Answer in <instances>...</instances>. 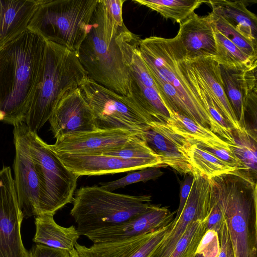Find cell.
Listing matches in <instances>:
<instances>
[{
    "label": "cell",
    "instance_id": "6da1fadb",
    "mask_svg": "<svg viewBox=\"0 0 257 257\" xmlns=\"http://www.w3.org/2000/svg\"><path fill=\"white\" fill-rule=\"evenodd\" d=\"M137 36L125 25L118 26L102 0H98L87 35L77 54L87 77L120 95L130 96L125 49Z\"/></svg>",
    "mask_w": 257,
    "mask_h": 257
},
{
    "label": "cell",
    "instance_id": "7a4b0ae2",
    "mask_svg": "<svg viewBox=\"0 0 257 257\" xmlns=\"http://www.w3.org/2000/svg\"><path fill=\"white\" fill-rule=\"evenodd\" d=\"M47 41L28 29L0 47V121L25 122L42 70Z\"/></svg>",
    "mask_w": 257,
    "mask_h": 257
},
{
    "label": "cell",
    "instance_id": "3957f363",
    "mask_svg": "<svg viewBox=\"0 0 257 257\" xmlns=\"http://www.w3.org/2000/svg\"><path fill=\"white\" fill-rule=\"evenodd\" d=\"M139 50L158 93L169 111L184 115L224 139L221 130L189 86L177 61V39L151 36L141 39Z\"/></svg>",
    "mask_w": 257,
    "mask_h": 257
},
{
    "label": "cell",
    "instance_id": "277c9868",
    "mask_svg": "<svg viewBox=\"0 0 257 257\" xmlns=\"http://www.w3.org/2000/svg\"><path fill=\"white\" fill-rule=\"evenodd\" d=\"M210 179V198L220 209L235 257H257V184L243 170Z\"/></svg>",
    "mask_w": 257,
    "mask_h": 257
},
{
    "label": "cell",
    "instance_id": "5b68a950",
    "mask_svg": "<svg viewBox=\"0 0 257 257\" xmlns=\"http://www.w3.org/2000/svg\"><path fill=\"white\" fill-rule=\"evenodd\" d=\"M87 77L75 53L47 41L42 70L25 120L29 130L37 133L63 96L79 87Z\"/></svg>",
    "mask_w": 257,
    "mask_h": 257
},
{
    "label": "cell",
    "instance_id": "8992f818",
    "mask_svg": "<svg viewBox=\"0 0 257 257\" xmlns=\"http://www.w3.org/2000/svg\"><path fill=\"white\" fill-rule=\"evenodd\" d=\"M74 195L70 214L80 235L127 221L152 205L149 195L119 194L97 185L80 187Z\"/></svg>",
    "mask_w": 257,
    "mask_h": 257
},
{
    "label": "cell",
    "instance_id": "52a82bcc",
    "mask_svg": "<svg viewBox=\"0 0 257 257\" xmlns=\"http://www.w3.org/2000/svg\"><path fill=\"white\" fill-rule=\"evenodd\" d=\"M98 0H42L28 29L77 55Z\"/></svg>",
    "mask_w": 257,
    "mask_h": 257
},
{
    "label": "cell",
    "instance_id": "ba28073f",
    "mask_svg": "<svg viewBox=\"0 0 257 257\" xmlns=\"http://www.w3.org/2000/svg\"><path fill=\"white\" fill-rule=\"evenodd\" d=\"M31 155L35 163L40 184L39 215H55L72 202L78 178L68 169L36 132L30 131Z\"/></svg>",
    "mask_w": 257,
    "mask_h": 257
},
{
    "label": "cell",
    "instance_id": "9c48e42d",
    "mask_svg": "<svg viewBox=\"0 0 257 257\" xmlns=\"http://www.w3.org/2000/svg\"><path fill=\"white\" fill-rule=\"evenodd\" d=\"M91 108L97 130L120 129L142 133L150 121L130 96H124L87 77L79 87Z\"/></svg>",
    "mask_w": 257,
    "mask_h": 257
},
{
    "label": "cell",
    "instance_id": "30bf717a",
    "mask_svg": "<svg viewBox=\"0 0 257 257\" xmlns=\"http://www.w3.org/2000/svg\"><path fill=\"white\" fill-rule=\"evenodd\" d=\"M30 130L25 122L14 126V185L24 218L39 215L40 184L30 148Z\"/></svg>",
    "mask_w": 257,
    "mask_h": 257
},
{
    "label": "cell",
    "instance_id": "8fae6325",
    "mask_svg": "<svg viewBox=\"0 0 257 257\" xmlns=\"http://www.w3.org/2000/svg\"><path fill=\"white\" fill-rule=\"evenodd\" d=\"M24 218L10 167L0 169V257H30L22 242Z\"/></svg>",
    "mask_w": 257,
    "mask_h": 257
},
{
    "label": "cell",
    "instance_id": "7c38bea8",
    "mask_svg": "<svg viewBox=\"0 0 257 257\" xmlns=\"http://www.w3.org/2000/svg\"><path fill=\"white\" fill-rule=\"evenodd\" d=\"M210 179L195 172L190 193L177 220L149 257H168L189 224L207 219L209 212Z\"/></svg>",
    "mask_w": 257,
    "mask_h": 257
},
{
    "label": "cell",
    "instance_id": "4fadbf2b",
    "mask_svg": "<svg viewBox=\"0 0 257 257\" xmlns=\"http://www.w3.org/2000/svg\"><path fill=\"white\" fill-rule=\"evenodd\" d=\"M148 146L163 160L164 163L180 174H193L190 150L192 143L175 132L164 121H155L143 131Z\"/></svg>",
    "mask_w": 257,
    "mask_h": 257
},
{
    "label": "cell",
    "instance_id": "5bb4252c",
    "mask_svg": "<svg viewBox=\"0 0 257 257\" xmlns=\"http://www.w3.org/2000/svg\"><path fill=\"white\" fill-rule=\"evenodd\" d=\"M56 154L64 166L78 177L115 174L150 167H167L162 162L150 160L126 159L103 154Z\"/></svg>",
    "mask_w": 257,
    "mask_h": 257
},
{
    "label": "cell",
    "instance_id": "9a60e30c",
    "mask_svg": "<svg viewBox=\"0 0 257 257\" xmlns=\"http://www.w3.org/2000/svg\"><path fill=\"white\" fill-rule=\"evenodd\" d=\"M139 134L142 133L120 129L96 130L61 136L49 146L56 153L100 154L121 148Z\"/></svg>",
    "mask_w": 257,
    "mask_h": 257
},
{
    "label": "cell",
    "instance_id": "2e32d148",
    "mask_svg": "<svg viewBox=\"0 0 257 257\" xmlns=\"http://www.w3.org/2000/svg\"><path fill=\"white\" fill-rule=\"evenodd\" d=\"M48 121L56 139L72 133L97 130L93 113L79 87L63 96Z\"/></svg>",
    "mask_w": 257,
    "mask_h": 257
},
{
    "label": "cell",
    "instance_id": "e0dca14e",
    "mask_svg": "<svg viewBox=\"0 0 257 257\" xmlns=\"http://www.w3.org/2000/svg\"><path fill=\"white\" fill-rule=\"evenodd\" d=\"M176 211L171 212L167 206L153 205L145 212L127 221L84 233L93 243L122 240L154 232L174 219Z\"/></svg>",
    "mask_w": 257,
    "mask_h": 257
},
{
    "label": "cell",
    "instance_id": "ac0fdd59",
    "mask_svg": "<svg viewBox=\"0 0 257 257\" xmlns=\"http://www.w3.org/2000/svg\"><path fill=\"white\" fill-rule=\"evenodd\" d=\"M176 37L184 59L216 56V42L209 14L202 17L194 13L180 24Z\"/></svg>",
    "mask_w": 257,
    "mask_h": 257
},
{
    "label": "cell",
    "instance_id": "d6986e66",
    "mask_svg": "<svg viewBox=\"0 0 257 257\" xmlns=\"http://www.w3.org/2000/svg\"><path fill=\"white\" fill-rule=\"evenodd\" d=\"M219 65L225 94L241 127H246L245 115L247 104L257 97L256 67L231 68Z\"/></svg>",
    "mask_w": 257,
    "mask_h": 257
},
{
    "label": "cell",
    "instance_id": "ffe728a7",
    "mask_svg": "<svg viewBox=\"0 0 257 257\" xmlns=\"http://www.w3.org/2000/svg\"><path fill=\"white\" fill-rule=\"evenodd\" d=\"M184 59L189 63L196 73L211 95L220 113L232 129L237 131L241 130L242 127L225 94L219 65L214 57Z\"/></svg>",
    "mask_w": 257,
    "mask_h": 257
},
{
    "label": "cell",
    "instance_id": "44dd1931",
    "mask_svg": "<svg viewBox=\"0 0 257 257\" xmlns=\"http://www.w3.org/2000/svg\"><path fill=\"white\" fill-rule=\"evenodd\" d=\"M42 0H0V47L28 27Z\"/></svg>",
    "mask_w": 257,
    "mask_h": 257
},
{
    "label": "cell",
    "instance_id": "7402d4cb",
    "mask_svg": "<svg viewBox=\"0 0 257 257\" xmlns=\"http://www.w3.org/2000/svg\"><path fill=\"white\" fill-rule=\"evenodd\" d=\"M246 1H207L212 12L221 16L245 38L257 45V17L246 8Z\"/></svg>",
    "mask_w": 257,
    "mask_h": 257
},
{
    "label": "cell",
    "instance_id": "603a6c76",
    "mask_svg": "<svg viewBox=\"0 0 257 257\" xmlns=\"http://www.w3.org/2000/svg\"><path fill=\"white\" fill-rule=\"evenodd\" d=\"M54 215L44 214L36 216L33 241L70 252L75 248L80 235L74 225L65 227L58 225L54 219Z\"/></svg>",
    "mask_w": 257,
    "mask_h": 257
},
{
    "label": "cell",
    "instance_id": "cb8c5ba5",
    "mask_svg": "<svg viewBox=\"0 0 257 257\" xmlns=\"http://www.w3.org/2000/svg\"><path fill=\"white\" fill-rule=\"evenodd\" d=\"M166 123L177 134L191 143L201 144L211 148L230 150L228 144L209 128L204 127L190 118L173 111H169Z\"/></svg>",
    "mask_w": 257,
    "mask_h": 257
},
{
    "label": "cell",
    "instance_id": "d4e9b609",
    "mask_svg": "<svg viewBox=\"0 0 257 257\" xmlns=\"http://www.w3.org/2000/svg\"><path fill=\"white\" fill-rule=\"evenodd\" d=\"M233 143L229 144L230 150L240 160L245 171L256 179V135L246 127L232 130Z\"/></svg>",
    "mask_w": 257,
    "mask_h": 257
},
{
    "label": "cell",
    "instance_id": "484cf974",
    "mask_svg": "<svg viewBox=\"0 0 257 257\" xmlns=\"http://www.w3.org/2000/svg\"><path fill=\"white\" fill-rule=\"evenodd\" d=\"M134 2L145 6L157 12L166 19L182 23L203 3V0H134Z\"/></svg>",
    "mask_w": 257,
    "mask_h": 257
},
{
    "label": "cell",
    "instance_id": "4316f807",
    "mask_svg": "<svg viewBox=\"0 0 257 257\" xmlns=\"http://www.w3.org/2000/svg\"><path fill=\"white\" fill-rule=\"evenodd\" d=\"M212 27L217 51V55L214 58L219 64L231 68L256 67L257 60L251 58L242 52L235 45L222 34L215 28L213 23Z\"/></svg>",
    "mask_w": 257,
    "mask_h": 257
},
{
    "label": "cell",
    "instance_id": "83f0119b",
    "mask_svg": "<svg viewBox=\"0 0 257 257\" xmlns=\"http://www.w3.org/2000/svg\"><path fill=\"white\" fill-rule=\"evenodd\" d=\"M189 157L194 172L203 174L209 178L238 170L195 144L192 143Z\"/></svg>",
    "mask_w": 257,
    "mask_h": 257
},
{
    "label": "cell",
    "instance_id": "f1b7e54d",
    "mask_svg": "<svg viewBox=\"0 0 257 257\" xmlns=\"http://www.w3.org/2000/svg\"><path fill=\"white\" fill-rule=\"evenodd\" d=\"M206 220L192 222L168 257H194L206 231Z\"/></svg>",
    "mask_w": 257,
    "mask_h": 257
},
{
    "label": "cell",
    "instance_id": "f546056e",
    "mask_svg": "<svg viewBox=\"0 0 257 257\" xmlns=\"http://www.w3.org/2000/svg\"><path fill=\"white\" fill-rule=\"evenodd\" d=\"M100 154L126 159H145L163 162L162 158L148 146L142 134L136 135L121 148Z\"/></svg>",
    "mask_w": 257,
    "mask_h": 257
},
{
    "label": "cell",
    "instance_id": "4dcf8cb0",
    "mask_svg": "<svg viewBox=\"0 0 257 257\" xmlns=\"http://www.w3.org/2000/svg\"><path fill=\"white\" fill-rule=\"evenodd\" d=\"M209 14L213 25L222 34L244 54L257 60V45L245 38L221 16L212 12Z\"/></svg>",
    "mask_w": 257,
    "mask_h": 257
},
{
    "label": "cell",
    "instance_id": "1f68e13d",
    "mask_svg": "<svg viewBox=\"0 0 257 257\" xmlns=\"http://www.w3.org/2000/svg\"><path fill=\"white\" fill-rule=\"evenodd\" d=\"M137 171L114 181L100 182V187L106 190L112 192L136 183H145L149 180H156L164 174L160 168L158 167H150Z\"/></svg>",
    "mask_w": 257,
    "mask_h": 257
},
{
    "label": "cell",
    "instance_id": "d6a6232c",
    "mask_svg": "<svg viewBox=\"0 0 257 257\" xmlns=\"http://www.w3.org/2000/svg\"><path fill=\"white\" fill-rule=\"evenodd\" d=\"M219 248L218 233L213 230H207L198 244L196 254H201L202 257H217Z\"/></svg>",
    "mask_w": 257,
    "mask_h": 257
},
{
    "label": "cell",
    "instance_id": "836d02e7",
    "mask_svg": "<svg viewBox=\"0 0 257 257\" xmlns=\"http://www.w3.org/2000/svg\"><path fill=\"white\" fill-rule=\"evenodd\" d=\"M192 144H195L196 146L200 149L212 154L220 160L226 162L237 170L245 171V168L243 165L231 150H228L222 148L209 147L208 146L199 143Z\"/></svg>",
    "mask_w": 257,
    "mask_h": 257
},
{
    "label": "cell",
    "instance_id": "e575fe53",
    "mask_svg": "<svg viewBox=\"0 0 257 257\" xmlns=\"http://www.w3.org/2000/svg\"><path fill=\"white\" fill-rule=\"evenodd\" d=\"M219 252L217 257H235L233 244L224 220L218 234Z\"/></svg>",
    "mask_w": 257,
    "mask_h": 257
},
{
    "label": "cell",
    "instance_id": "d590c367",
    "mask_svg": "<svg viewBox=\"0 0 257 257\" xmlns=\"http://www.w3.org/2000/svg\"><path fill=\"white\" fill-rule=\"evenodd\" d=\"M224 220L220 209L216 203L210 198L209 212L206 220V230H214L218 235Z\"/></svg>",
    "mask_w": 257,
    "mask_h": 257
},
{
    "label": "cell",
    "instance_id": "8d00e7d4",
    "mask_svg": "<svg viewBox=\"0 0 257 257\" xmlns=\"http://www.w3.org/2000/svg\"><path fill=\"white\" fill-rule=\"evenodd\" d=\"M30 257H69L67 250L36 244L29 251Z\"/></svg>",
    "mask_w": 257,
    "mask_h": 257
},
{
    "label": "cell",
    "instance_id": "74e56055",
    "mask_svg": "<svg viewBox=\"0 0 257 257\" xmlns=\"http://www.w3.org/2000/svg\"><path fill=\"white\" fill-rule=\"evenodd\" d=\"M193 182V174L186 175V177L182 181L180 190V202L178 208L176 211V215L173 220L175 222L178 219L186 203L190 193Z\"/></svg>",
    "mask_w": 257,
    "mask_h": 257
},
{
    "label": "cell",
    "instance_id": "f35d334b",
    "mask_svg": "<svg viewBox=\"0 0 257 257\" xmlns=\"http://www.w3.org/2000/svg\"><path fill=\"white\" fill-rule=\"evenodd\" d=\"M106 9L116 24L119 26L124 25L122 8L125 0H102Z\"/></svg>",
    "mask_w": 257,
    "mask_h": 257
},
{
    "label": "cell",
    "instance_id": "ab89813d",
    "mask_svg": "<svg viewBox=\"0 0 257 257\" xmlns=\"http://www.w3.org/2000/svg\"><path fill=\"white\" fill-rule=\"evenodd\" d=\"M69 257H79L75 248L70 252Z\"/></svg>",
    "mask_w": 257,
    "mask_h": 257
},
{
    "label": "cell",
    "instance_id": "60d3db41",
    "mask_svg": "<svg viewBox=\"0 0 257 257\" xmlns=\"http://www.w3.org/2000/svg\"><path fill=\"white\" fill-rule=\"evenodd\" d=\"M194 257H202V255L201 254H196Z\"/></svg>",
    "mask_w": 257,
    "mask_h": 257
}]
</instances>
